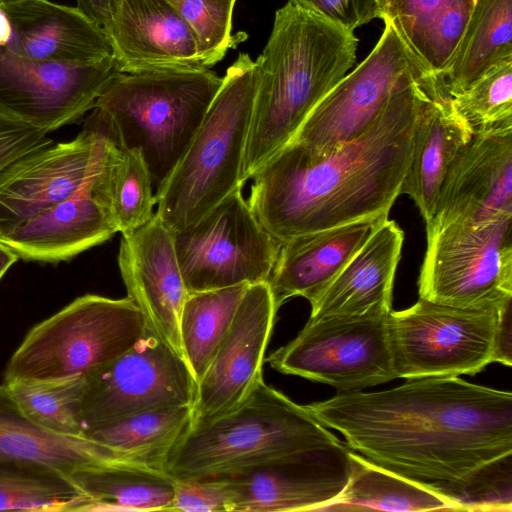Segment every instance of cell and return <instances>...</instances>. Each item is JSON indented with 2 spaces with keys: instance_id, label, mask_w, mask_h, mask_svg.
<instances>
[{
  "instance_id": "obj_22",
  "label": "cell",
  "mask_w": 512,
  "mask_h": 512,
  "mask_svg": "<svg viewBox=\"0 0 512 512\" xmlns=\"http://www.w3.org/2000/svg\"><path fill=\"white\" fill-rule=\"evenodd\" d=\"M0 10L12 27L6 47L16 54L65 64L112 56L103 28L77 7L48 0H18L1 4Z\"/></svg>"
},
{
  "instance_id": "obj_44",
  "label": "cell",
  "mask_w": 512,
  "mask_h": 512,
  "mask_svg": "<svg viewBox=\"0 0 512 512\" xmlns=\"http://www.w3.org/2000/svg\"><path fill=\"white\" fill-rule=\"evenodd\" d=\"M18 259L17 254L0 241V280Z\"/></svg>"
},
{
  "instance_id": "obj_19",
  "label": "cell",
  "mask_w": 512,
  "mask_h": 512,
  "mask_svg": "<svg viewBox=\"0 0 512 512\" xmlns=\"http://www.w3.org/2000/svg\"><path fill=\"white\" fill-rule=\"evenodd\" d=\"M512 217V131L472 135L450 164L426 227Z\"/></svg>"
},
{
  "instance_id": "obj_29",
  "label": "cell",
  "mask_w": 512,
  "mask_h": 512,
  "mask_svg": "<svg viewBox=\"0 0 512 512\" xmlns=\"http://www.w3.org/2000/svg\"><path fill=\"white\" fill-rule=\"evenodd\" d=\"M351 463L346 487L337 499L320 511H459L453 499L431 484L381 467L353 450Z\"/></svg>"
},
{
  "instance_id": "obj_36",
  "label": "cell",
  "mask_w": 512,
  "mask_h": 512,
  "mask_svg": "<svg viewBox=\"0 0 512 512\" xmlns=\"http://www.w3.org/2000/svg\"><path fill=\"white\" fill-rule=\"evenodd\" d=\"M449 97L472 135L512 131V60L491 67L470 87Z\"/></svg>"
},
{
  "instance_id": "obj_37",
  "label": "cell",
  "mask_w": 512,
  "mask_h": 512,
  "mask_svg": "<svg viewBox=\"0 0 512 512\" xmlns=\"http://www.w3.org/2000/svg\"><path fill=\"white\" fill-rule=\"evenodd\" d=\"M194 33L199 53L208 69L219 62L240 38L231 35L236 0H167Z\"/></svg>"
},
{
  "instance_id": "obj_27",
  "label": "cell",
  "mask_w": 512,
  "mask_h": 512,
  "mask_svg": "<svg viewBox=\"0 0 512 512\" xmlns=\"http://www.w3.org/2000/svg\"><path fill=\"white\" fill-rule=\"evenodd\" d=\"M88 497V511H172L176 480L166 471L128 462H100L69 475Z\"/></svg>"
},
{
  "instance_id": "obj_33",
  "label": "cell",
  "mask_w": 512,
  "mask_h": 512,
  "mask_svg": "<svg viewBox=\"0 0 512 512\" xmlns=\"http://www.w3.org/2000/svg\"><path fill=\"white\" fill-rule=\"evenodd\" d=\"M251 284L189 293L179 321L180 344L196 383L202 379Z\"/></svg>"
},
{
  "instance_id": "obj_6",
  "label": "cell",
  "mask_w": 512,
  "mask_h": 512,
  "mask_svg": "<svg viewBox=\"0 0 512 512\" xmlns=\"http://www.w3.org/2000/svg\"><path fill=\"white\" fill-rule=\"evenodd\" d=\"M338 441L305 405L261 380L237 408L189 426L166 471L175 480L221 476Z\"/></svg>"
},
{
  "instance_id": "obj_43",
  "label": "cell",
  "mask_w": 512,
  "mask_h": 512,
  "mask_svg": "<svg viewBox=\"0 0 512 512\" xmlns=\"http://www.w3.org/2000/svg\"><path fill=\"white\" fill-rule=\"evenodd\" d=\"M119 0H77V8L103 30L109 24Z\"/></svg>"
},
{
  "instance_id": "obj_20",
  "label": "cell",
  "mask_w": 512,
  "mask_h": 512,
  "mask_svg": "<svg viewBox=\"0 0 512 512\" xmlns=\"http://www.w3.org/2000/svg\"><path fill=\"white\" fill-rule=\"evenodd\" d=\"M104 32L122 73L208 69L193 31L167 0H119Z\"/></svg>"
},
{
  "instance_id": "obj_26",
  "label": "cell",
  "mask_w": 512,
  "mask_h": 512,
  "mask_svg": "<svg viewBox=\"0 0 512 512\" xmlns=\"http://www.w3.org/2000/svg\"><path fill=\"white\" fill-rule=\"evenodd\" d=\"M477 0H378L381 19L396 31L423 75L444 77Z\"/></svg>"
},
{
  "instance_id": "obj_23",
  "label": "cell",
  "mask_w": 512,
  "mask_h": 512,
  "mask_svg": "<svg viewBox=\"0 0 512 512\" xmlns=\"http://www.w3.org/2000/svg\"><path fill=\"white\" fill-rule=\"evenodd\" d=\"M385 219L360 220L281 242L268 279L278 309L297 296L314 303Z\"/></svg>"
},
{
  "instance_id": "obj_24",
  "label": "cell",
  "mask_w": 512,
  "mask_h": 512,
  "mask_svg": "<svg viewBox=\"0 0 512 512\" xmlns=\"http://www.w3.org/2000/svg\"><path fill=\"white\" fill-rule=\"evenodd\" d=\"M404 231L386 218L322 295L310 318L389 314Z\"/></svg>"
},
{
  "instance_id": "obj_4",
  "label": "cell",
  "mask_w": 512,
  "mask_h": 512,
  "mask_svg": "<svg viewBox=\"0 0 512 512\" xmlns=\"http://www.w3.org/2000/svg\"><path fill=\"white\" fill-rule=\"evenodd\" d=\"M221 83L210 69L120 73L93 112L117 146L141 153L157 190L186 152Z\"/></svg>"
},
{
  "instance_id": "obj_31",
  "label": "cell",
  "mask_w": 512,
  "mask_h": 512,
  "mask_svg": "<svg viewBox=\"0 0 512 512\" xmlns=\"http://www.w3.org/2000/svg\"><path fill=\"white\" fill-rule=\"evenodd\" d=\"M102 130L103 150L92 187L109 209L118 232L125 234L141 227L155 214L153 185L141 153L120 148Z\"/></svg>"
},
{
  "instance_id": "obj_10",
  "label": "cell",
  "mask_w": 512,
  "mask_h": 512,
  "mask_svg": "<svg viewBox=\"0 0 512 512\" xmlns=\"http://www.w3.org/2000/svg\"><path fill=\"white\" fill-rule=\"evenodd\" d=\"M174 244L189 293L268 282L281 246L258 222L242 188L174 231Z\"/></svg>"
},
{
  "instance_id": "obj_9",
  "label": "cell",
  "mask_w": 512,
  "mask_h": 512,
  "mask_svg": "<svg viewBox=\"0 0 512 512\" xmlns=\"http://www.w3.org/2000/svg\"><path fill=\"white\" fill-rule=\"evenodd\" d=\"M503 309H463L419 298L407 309L392 310L387 324L396 377L412 380L481 372L492 363Z\"/></svg>"
},
{
  "instance_id": "obj_25",
  "label": "cell",
  "mask_w": 512,
  "mask_h": 512,
  "mask_svg": "<svg viewBox=\"0 0 512 512\" xmlns=\"http://www.w3.org/2000/svg\"><path fill=\"white\" fill-rule=\"evenodd\" d=\"M472 134L453 109L443 84H433L419 107L409 167L401 186L425 222L435 211L444 176Z\"/></svg>"
},
{
  "instance_id": "obj_18",
  "label": "cell",
  "mask_w": 512,
  "mask_h": 512,
  "mask_svg": "<svg viewBox=\"0 0 512 512\" xmlns=\"http://www.w3.org/2000/svg\"><path fill=\"white\" fill-rule=\"evenodd\" d=\"M118 265L129 297L146 326L182 357L179 321L189 292L177 260L174 231L156 214L121 234Z\"/></svg>"
},
{
  "instance_id": "obj_1",
  "label": "cell",
  "mask_w": 512,
  "mask_h": 512,
  "mask_svg": "<svg viewBox=\"0 0 512 512\" xmlns=\"http://www.w3.org/2000/svg\"><path fill=\"white\" fill-rule=\"evenodd\" d=\"M342 392L305 405L367 460L419 482L460 483L512 454V393L458 376Z\"/></svg>"
},
{
  "instance_id": "obj_15",
  "label": "cell",
  "mask_w": 512,
  "mask_h": 512,
  "mask_svg": "<svg viewBox=\"0 0 512 512\" xmlns=\"http://www.w3.org/2000/svg\"><path fill=\"white\" fill-rule=\"evenodd\" d=\"M351 451L338 441L215 477L230 490L232 512L320 511L346 487Z\"/></svg>"
},
{
  "instance_id": "obj_17",
  "label": "cell",
  "mask_w": 512,
  "mask_h": 512,
  "mask_svg": "<svg viewBox=\"0 0 512 512\" xmlns=\"http://www.w3.org/2000/svg\"><path fill=\"white\" fill-rule=\"evenodd\" d=\"M277 311L268 282L249 285L229 330L197 384L190 426L237 408L263 380L264 356Z\"/></svg>"
},
{
  "instance_id": "obj_35",
  "label": "cell",
  "mask_w": 512,
  "mask_h": 512,
  "mask_svg": "<svg viewBox=\"0 0 512 512\" xmlns=\"http://www.w3.org/2000/svg\"><path fill=\"white\" fill-rule=\"evenodd\" d=\"M84 376L4 383L18 409L33 423L53 433L83 436L79 422Z\"/></svg>"
},
{
  "instance_id": "obj_46",
  "label": "cell",
  "mask_w": 512,
  "mask_h": 512,
  "mask_svg": "<svg viewBox=\"0 0 512 512\" xmlns=\"http://www.w3.org/2000/svg\"><path fill=\"white\" fill-rule=\"evenodd\" d=\"M13 1H18V0H0V5L4 4V3L13 2Z\"/></svg>"
},
{
  "instance_id": "obj_41",
  "label": "cell",
  "mask_w": 512,
  "mask_h": 512,
  "mask_svg": "<svg viewBox=\"0 0 512 512\" xmlns=\"http://www.w3.org/2000/svg\"><path fill=\"white\" fill-rule=\"evenodd\" d=\"M49 133L0 115V174L24 155L52 144Z\"/></svg>"
},
{
  "instance_id": "obj_2",
  "label": "cell",
  "mask_w": 512,
  "mask_h": 512,
  "mask_svg": "<svg viewBox=\"0 0 512 512\" xmlns=\"http://www.w3.org/2000/svg\"><path fill=\"white\" fill-rule=\"evenodd\" d=\"M430 81L398 88L355 139L311 159L287 143L251 176L247 202L262 227L284 242L348 223L387 218L401 195L419 107Z\"/></svg>"
},
{
  "instance_id": "obj_39",
  "label": "cell",
  "mask_w": 512,
  "mask_h": 512,
  "mask_svg": "<svg viewBox=\"0 0 512 512\" xmlns=\"http://www.w3.org/2000/svg\"><path fill=\"white\" fill-rule=\"evenodd\" d=\"M172 511L232 512L231 493L216 477L176 480Z\"/></svg>"
},
{
  "instance_id": "obj_14",
  "label": "cell",
  "mask_w": 512,
  "mask_h": 512,
  "mask_svg": "<svg viewBox=\"0 0 512 512\" xmlns=\"http://www.w3.org/2000/svg\"><path fill=\"white\" fill-rule=\"evenodd\" d=\"M120 73L112 56L65 64L28 58L0 46V115L52 132L94 108Z\"/></svg>"
},
{
  "instance_id": "obj_7",
  "label": "cell",
  "mask_w": 512,
  "mask_h": 512,
  "mask_svg": "<svg viewBox=\"0 0 512 512\" xmlns=\"http://www.w3.org/2000/svg\"><path fill=\"white\" fill-rule=\"evenodd\" d=\"M146 327L129 297L80 296L27 333L6 366L4 383L85 376L130 349Z\"/></svg>"
},
{
  "instance_id": "obj_11",
  "label": "cell",
  "mask_w": 512,
  "mask_h": 512,
  "mask_svg": "<svg viewBox=\"0 0 512 512\" xmlns=\"http://www.w3.org/2000/svg\"><path fill=\"white\" fill-rule=\"evenodd\" d=\"M389 314L310 318L297 336L268 357L283 374L339 391H361L396 379Z\"/></svg>"
},
{
  "instance_id": "obj_5",
  "label": "cell",
  "mask_w": 512,
  "mask_h": 512,
  "mask_svg": "<svg viewBox=\"0 0 512 512\" xmlns=\"http://www.w3.org/2000/svg\"><path fill=\"white\" fill-rule=\"evenodd\" d=\"M258 77L257 59L240 53L183 157L156 190V214L172 231L196 223L243 187Z\"/></svg>"
},
{
  "instance_id": "obj_38",
  "label": "cell",
  "mask_w": 512,
  "mask_h": 512,
  "mask_svg": "<svg viewBox=\"0 0 512 512\" xmlns=\"http://www.w3.org/2000/svg\"><path fill=\"white\" fill-rule=\"evenodd\" d=\"M512 454L482 466L460 483L431 484L453 499L459 510L511 511Z\"/></svg>"
},
{
  "instance_id": "obj_8",
  "label": "cell",
  "mask_w": 512,
  "mask_h": 512,
  "mask_svg": "<svg viewBox=\"0 0 512 512\" xmlns=\"http://www.w3.org/2000/svg\"><path fill=\"white\" fill-rule=\"evenodd\" d=\"M512 217L426 227L419 298L463 309L512 301Z\"/></svg>"
},
{
  "instance_id": "obj_30",
  "label": "cell",
  "mask_w": 512,
  "mask_h": 512,
  "mask_svg": "<svg viewBox=\"0 0 512 512\" xmlns=\"http://www.w3.org/2000/svg\"><path fill=\"white\" fill-rule=\"evenodd\" d=\"M0 457L38 462L69 475L94 463L115 462L109 452L87 437L65 436L28 419L0 385Z\"/></svg>"
},
{
  "instance_id": "obj_42",
  "label": "cell",
  "mask_w": 512,
  "mask_h": 512,
  "mask_svg": "<svg viewBox=\"0 0 512 512\" xmlns=\"http://www.w3.org/2000/svg\"><path fill=\"white\" fill-rule=\"evenodd\" d=\"M492 362H498L506 366L512 364L511 305L501 311L495 331Z\"/></svg>"
},
{
  "instance_id": "obj_13",
  "label": "cell",
  "mask_w": 512,
  "mask_h": 512,
  "mask_svg": "<svg viewBox=\"0 0 512 512\" xmlns=\"http://www.w3.org/2000/svg\"><path fill=\"white\" fill-rule=\"evenodd\" d=\"M366 59L311 111L288 142L319 158L361 135L400 87L426 78L388 23Z\"/></svg>"
},
{
  "instance_id": "obj_3",
  "label": "cell",
  "mask_w": 512,
  "mask_h": 512,
  "mask_svg": "<svg viewBox=\"0 0 512 512\" xmlns=\"http://www.w3.org/2000/svg\"><path fill=\"white\" fill-rule=\"evenodd\" d=\"M358 38L294 2L275 13L258 56V85L248 132L244 180L286 145L315 106L356 62Z\"/></svg>"
},
{
  "instance_id": "obj_40",
  "label": "cell",
  "mask_w": 512,
  "mask_h": 512,
  "mask_svg": "<svg viewBox=\"0 0 512 512\" xmlns=\"http://www.w3.org/2000/svg\"><path fill=\"white\" fill-rule=\"evenodd\" d=\"M316 16L354 33L375 18L381 19L378 0H290Z\"/></svg>"
},
{
  "instance_id": "obj_21",
  "label": "cell",
  "mask_w": 512,
  "mask_h": 512,
  "mask_svg": "<svg viewBox=\"0 0 512 512\" xmlns=\"http://www.w3.org/2000/svg\"><path fill=\"white\" fill-rule=\"evenodd\" d=\"M93 174L76 193L1 235L0 241L24 260L58 263L110 239L118 230L93 190Z\"/></svg>"
},
{
  "instance_id": "obj_28",
  "label": "cell",
  "mask_w": 512,
  "mask_h": 512,
  "mask_svg": "<svg viewBox=\"0 0 512 512\" xmlns=\"http://www.w3.org/2000/svg\"><path fill=\"white\" fill-rule=\"evenodd\" d=\"M192 409L145 410L87 430L83 436L105 447L116 462L166 470L171 452L191 424Z\"/></svg>"
},
{
  "instance_id": "obj_32",
  "label": "cell",
  "mask_w": 512,
  "mask_h": 512,
  "mask_svg": "<svg viewBox=\"0 0 512 512\" xmlns=\"http://www.w3.org/2000/svg\"><path fill=\"white\" fill-rule=\"evenodd\" d=\"M507 60H512V0H477L444 77L447 94L467 89Z\"/></svg>"
},
{
  "instance_id": "obj_12",
  "label": "cell",
  "mask_w": 512,
  "mask_h": 512,
  "mask_svg": "<svg viewBox=\"0 0 512 512\" xmlns=\"http://www.w3.org/2000/svg\"><path fill=\"white\" fill-rule=\"evenodd\" d=\"M197 383L184 358L148 327L125 353L84 376L83 431L145 410L190 406Z\"/></svg>"
},
{
  "instance_id": "obj_34",
  "label": "cell",
  "mask_w": 512,
  "mask_h": 512,
  "mask_svg": "<svg viewBox=\"0 0 512 512\" xmlns=\"http://www.w3.org/2000/svg\"><path fill=\"white\" fill-rule=\"evenodd\" d=\"M89 504L88 497L58 470L0 457V511H88Z\"/></svg>"
},
{
  "instance_id": "obj_16",
  "label": "cell",
  "mask_w": 512,
  "mask_h": 512,
  "mask_svg": "<svg viewBox=\"0 0 512 512\" xmlns=\"http://www.w3.org/2000/svg\"><path fill=\"white\" fill-rule=\"evenodd\" d=\"M104 133L92 114L73 140L50 144L0 174V236L76 193L95 171Z\"/></svg>"
},
{
  "instance_id": "obj_45",
  "label": "cell",
  "mask_w": 512,
  "mask_h": 512,
  "mask_svg": "<svg viewBox=\"0 0 512 512\" xmlns=\"http://www.w3.org/2000/svg\"><path fill=\"white\" fill-rule=\"evenodd\" d=\"M12 36V27L6 14L0 10V46H6Z\"/></svg>"
}]
</instances>
